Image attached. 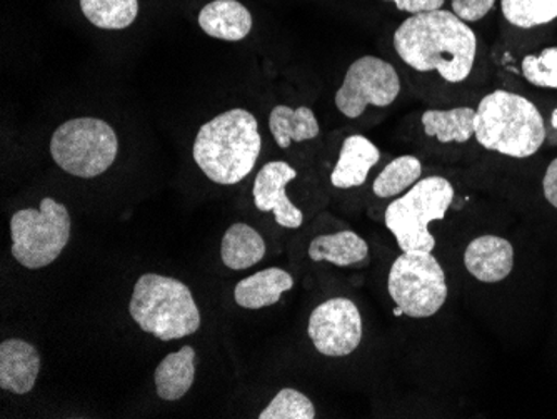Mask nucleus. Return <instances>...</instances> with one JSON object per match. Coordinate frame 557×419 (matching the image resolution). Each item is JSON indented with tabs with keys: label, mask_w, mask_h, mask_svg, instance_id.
<instances>
[{
	"label": "nucleus",
	"mask_w": 557,
	"mask_h": 419,
	"mask_svg": "<svg viewBox=\"0 0 557 419\" xmlns=\"http://www.w3.org/2000/svg\"><path fill=\"white\" fill-rule=\"evenodd\" d=\"M504 17L519 29L546 26L557 19V0H500Z\"/></svg>",
	"instance_id": "nucleus-24"
},
{
	"label": "nucleus",
	"mask_w": 557,
	"mask_h": 419,
	"mask_svg": "<svg viewBox=\"0 0 557 419\" xmlns=\"http://www.w3.org/2000/svg\"><path fill=\"white\" fill-rule=\"evenodd\" d=\"M422 130L425 136L443 144L468 143L474 137L475 109H429L422 114Z\"/></svg>",
	"instance_id": "nucleus-21"
},
{
	"label": "nucleus",
	"mask_w": 557,
	"mask_h": 419,
	"mask_svg": "<svg viewBox=\"0 0 557 419\" xmlns=\"http://www.w3.org/2000/svg\"><path fill=\"white\" fill-rule=\"evenodd\" d=\"M200 29L214 39L237 42L246 39L252 29V15L237 0H214L199 12Z\"/></svg>",
	"instance_id": "nucleus-15"
},
{
	"label": "nucleus",
	"mask_w": 557,
	"mask_h": 419,
	"mask_svg": "<svg viewBox=\"0 0 557 419\" xmlns=\"http://www.w3.org/2000/svg\"><path fill=\"white\" fill-rule=\"evenodd\" d=\"M381 159L375 144H372L368 137L354 136L347 137L341 147L339 159L331 172V183L337 189H352L361 187L368 181L369 172L377 164Z\"/></svg>",
	"instance_id": "nucleus-14"
},
{
	"label": "nucleus",
	"mask_w": 557,
	"mask_h": 419,
	"mask_svg": "<svg viewBox=\"0 0 557 419\" xmlns=\"http://www.w3.org/2000/svg\"><path fill=\"white\" fill-rule=\"evenodd\" d=\"M269 130L275 144L281 149H287L290 144L315 139L321 127L312 109L306 106L297 109H290L289 106H275L269 115Z\"/></svg>",
	"instance_id": "nucleus-20"
},
{
	"label": "nucleus",
	"mask_w": 557,
	"mask_h": 419,
	"mask_svg": "<svg viewBox=\"0 0 557 419\" xmlns=\"http://www.w3.org/2000/svg\"><path fill=\"white\" fill-rule=\"evenodd\" d=\"M129 312L144 333L172 341L200 328V311L186 284L161 274H144L134 286Z\"/></svg>",
	"instance_id": "nucleus-4"
},
{
	"label": "nucleus",
	"mask_w": 557,
	"mask_h": 419,
	"mask_svg": "<svg viewBox=\"0 0 557 419\" xmlns=\"http://www.w3.org/2000/svg\"><path fill=\"white\" fill-rule=\"evenodd\" d=\"M315 408L311 399L300 391L284 387L275 394L259 419H314Z\"/></svg>",
	"instance_id": "nucleus-25"
},
{
	"label": "nucleus",
	"mask_w": 557,
	"mask_h": 419,
	"mask_svg": "<svg viewBox=\"0 0 557 419\" xmlns=\"http://www.w3.org/2000/svg\"><path fill=\"white\" fill-rule=\"evenodd\" d=\"M308 255L312 261L331 262L339 268H347L368 259L369 246L358 233L339 231L314 237L309 244Z\"/></svg>",
	"instance_id": "nucleus-18"
},
{
	"label": "nucleus",
	"mask_w": 557,
	"mask_h": 419,
	"mask_svg": "<svg viewBox=\"0 0 557 419\" xmlns=\"http://www.w3.org/2000/svg\"><path fill=\"white\" fill-rule=\"evenodd\" d=\"M400 94L396 67L384 59L364 56L347 69L343 86L336 93V108L349 119L364 114L369 106L387 108Z\"/></svg>",
	"instance_id": "nucleus-9"
},
{
	"label": "nucleus",
	"mask_w": 557,
	"mask_h": 419,
	"mask_svg": "<svg viewBox=\"0 0 557 419\" xmlns=\"http://www.w3.org/2000/svg\"><path fill=\"white\" fill-rule=\"evenodd\" d=\"M474 137L487 151L525 159L540 151L546 126L540 109L529 99L509 90H494L479 102Z\"/></svg>",
	"instance_id": "nucleus-3"
},
{
	"label": "nucleus",
	"mask_w": 557,
	"mask_h": 419,
	"mask_svg": "<svg viewBox=\"0 0 557 419\" xmlns=\"http://www.w3.org/2000/svg\"><path fill=\"white\" fill-rule=\"evenodd\" d=\"M265 251L268 246L264 237L249 224H233L222 237V262L234 271H244L259 264L264 259Z\"/></svg>",
	"instance_id": "nucleus-19"
},
{
	"label": "nucleus",
	"mask_w": 557,
	"mask_h": 419,
	"mask_svg": "<svg viewBox=\"0 0 557 419\" xmlns=\"http://www.w3.org/2000/svg\"><path fill=\"white\" fill-rule=\"evenodd\" d=\"M294 278L281 268L262 269L237 283L234 299L244 309H262L277 305L283 294L293 289Z\"/></svg>",
	"instance_id": "nucleus-16"
},
{
	"label": "nucleus",
	"mask_w": 557,
	"mask_h": 419,
	"mask_svg": "<svg viewBox=\"0 0 557 419\" xmlns=\"http://www.w3.org/2000/svg\"><path fill=\"white\" fill-rule=\"evenodd\" d=\"M522 74L533 86L557 89V47H547L537 56H525Z\"/></svg>",
	"instance_id": "nucleus-26"
},
{
	"label": "nucleus",
	"mask_w": 557,
	"mask_h": 419,
	"mask_svg": "<svg viewBox=\"0 0 557 419\" xmlns=\"http://www.w3.org/2000/svg\"><path fill=\"white\" fill-rule=\"evenodd\" d=\"M465 266L481 283H500L512 273L515 248L508 239L493 234L475 237L466 248Z\"/></svg>",
	"instance_id": "nucleus-12"
},
{
	"label": "nucleus",
	"mask_w": 557,
	"mask_h": 419,
	"mask_svg": "<svg viewBox=\"0 0 557 419\" xmlns=\"http://www.w3.org/2000/svg\"><path fill=\"white\" fill-rule=\"evenodd\" d=\"M12 256L27 269H42L61 256L71 237L67 208L46 197L39 209H22L11 219Z\"/></svg>",
	"instance_id": "nucleus-7"
},
{
	"label": "nucleus",
	"mask_w": 557,
	"mask_h": 419,
	"mask_svg": "<svg viewBox=\"0 0 557 419\" xmlns=\"http://www.w3.org/2000/svg\"><path fill=\"white\" fill-rule=\"evenodd\" d=\"M87 21L99 29H127L139 14V0H81Z\"/></svg>",
	"instance_id": "nucleus-22"
},
{
	"label": "nucleus",
	"mask_w": 557,
	"mask_h": 419,
	"mask_svg": "<svg viewBox=\"0 0 557 419\" xmlns=\"http://www.w3.org/2000/svg\"><path fill=\"white\" fill-rule=\"evenodd\" d=\"M40 373V356L24 340H5L0 344V387L14 394L34 390Z\"/></svg>",
	"instance_id": "nucleus-13"
},
{
	"label": "nucleus",
	"mask_w": 557,
	"mask_h": 419,
	"mask_svg": "<svg viewBox=\"0 0 557 419\" xmlns=\"http://www.w3.org/2000/svg\"><path fill=\"white\" fill-rule=\"evenodd\" d=\"M394 49L418 72H437L446 83H465L474 69L478 36L450 11L411 15L394 33Z\"/></svg>",
	"instance_id": "nucleus-1"
},
{
	"label": "nucleus",
	"mask_w": 557,
	"mask_h": 419,
	"mask_svg": "<svg viewBox=\"0 0 557 419\" xmlns=\"http://www.w3.org/2000/svg\"><path fill=\"white\" fill-rule=\"evenodd\" d=\"M119 152V140L108 122L94 118L71 119L55 131L50 155L72 176L92 180L104 174Z\"/></svg>",
	"instance_id": "nucleus-6"
},
{
	"label": "nucleus",
	"mask_w": 557,
	"mask_h": 419,
	"mask_svg": "<svg viewBox=\"0 0 557 419\" xmlns=\"http://www.w3.org/2000/svg\"><path fill=\"white\" fill-rule=\"evenodd\" d=\"M454 201L450 181L441 176L419 180L396 201L387 206L384 223L397 241L400 251L433 252L436 237L429 231V224L443 221Z\"/></svg>",
	"instance_id": "nucleus-5"
},
{
	"label": "nucleus",
	"mask_w": 557,
	"mask_h": 419,
	"mask_svg": "<svg viewBox=\"0 0 557 419\" xmlns=\"http://www.w3.org/2000/svg\"><path fill=\"white\" fill-rule=\"evenodd\" d=\"M544 197L553 208L557 209V158L547 165L543 180Z\"/></svg>",
	"instance_id": "nucleus-29"
},
{
	"label": "nucleus",
	"mask_w": 557,
	"mask_h": 419,
	"mask_svg": "<svg viewBox=\"0 0 557 419\" xmlns=\"http://www.w3.org/2000/svg\"><path fill=\"white\" fill-rule=\"evenodd\" d=\"M454 14L465 22H478L493 11L496 0H450Z\"/></svg>",
	"instance_id": "nucleus-27"
},
{
	"label": "nucleus",
	"mask_w": 557,
	"mask_h": 419,
	"mask_svg": "<svg viewBox=\"0 0 557 419\" xmlns=\"http://www.w3.org/2000/svg\"><path fill=\"white\" fill-rule=\"evenodd\" d=\"M296 177V169L287 162H268L256 176L252 189L256 208L261 212H272L275 223L286 230H297L304 223L302 211L293 205L286 194L287 184Z\"/></svg>",
	"instance_id": "nucleus-11"
},
{
	"label": "nucleus",
	"mask_w": 557,
	"mask_h": 419,
	"mask_svg": "<svg viewBox=\"0 0 557 419\" xmlns=\"http://www.w3.org/2000/svg\"><path fill=\"white\" fill-rule=\"evenodd\" d=\"M387 291L399 312L414 319L433 318L446 305V273L433 252L409 251L391 266Z\"/></svg>",
	"instance_id": "nucleus-8"
},
{
	"label": "nucleus",
	"mask_w": 557,
	"mask_h": 419,
	"mask_svg": "<svg viewBox=\"0 0 557 419\" xmlns=\"http://www.w3.org/2000/svg\"><path fill=\"white\" fill-rule=\"evenodd\" d=\"M196 378V352L184 346L162 359L156 369L154 381L158 396L164 402H177L189 393Z\"/></svg>",
	"instance_id": "nucleus-17"
},
{
	"label": "nucleus",
	"mask_w": 557,
	"mask_h": 419,
	"mask_svg": "<svg viewBox=\"0 0 557 419\" xmlns=\"http://www.w3.org/2000/svg\"><path fill=\"white\" fill-rule=\"evenodd\" d=\"M261 149L258 119L246 109H231L200 127L193 156L212 183L234 186L255 171Z\"/></svg>",
	"instance_id": "nucleus-2"
},
{
	"label": "nucleus",
	"mask_w": 557,
	"mask_h": 419,
	"mask_svg": "<svg viewBox=\"0 0 557 419\" xmlns=\"http://www.w3.org/2000/svg\"><path fill=\"white\" fill-rule=\"evenodd\" d=\"M384 2H393L399 11L416 15L422 12L440 11L446 0H384Z\"/></svg>",
	"instance_id": "nucleus-28"
},
{
	"label": "nucleus",
	"mask_w": 557,
	"mask_h": 419,
	"mask_svg": "<svg viewBox=\"0 0 557 419\" xmlns=\"http://www.w3.org/2000/svg\"><path fill=\"white\" fill-rule=\"evenodd\" d=\"M422 176V162L416 156H400L384 168L375 177L372 190L381 199L399 197L411 189Z\"/></svg>",
	"instance_id": "nucleus-23"
},
{
	"label": "nucleus",
	"mask_w": 557,
	"mask_h": 419,
	"mask_svg": "<svg viewBox=\"0 0 557 419\" xmlns=\"http://www.w3.org/2000/svg\"><path fill=\"white\" fill-rule=\"evenodd\" d=\"M308 334L321 355L329 358L352 355L362 341L361 311L350 299H327L311 312Z\"/></svg>",
	"instance_id": "nucleus-10"
}]
</instances>
